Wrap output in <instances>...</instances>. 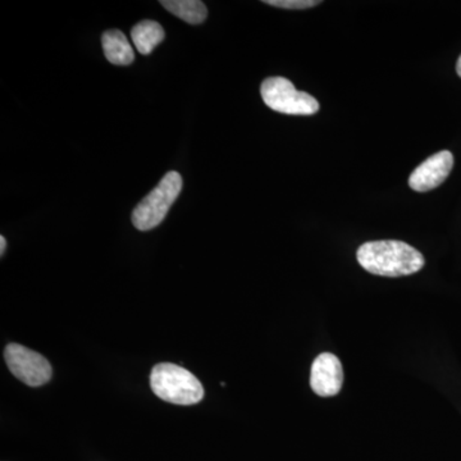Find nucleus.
<instances>
[{"instance_id": "obj_1", "label": "nucleus", "mask_w": 461, "mask_h": 461, "mask_svg": "<svg viewBox=\"0 0 461 461\" xmlns=\"http://www.w3.org/2000/svg\"><path fill=\"white\" fill-rule=\"evenodd\" d=\"M357 258L366 272L382 277L414 275L426 264L420 251L397 240L366 242L357 249Z\"/></svg>"}, {"instance_id": "obj_2", "label": "nucleus", "mask_w": 461, "mask_h": 461, "mask_svg": "<svg viewBox=\"0 0 461 461\" xmlns=\"http://www.w3.org/2000/svg\"><path fill=\"white\" fill-rule=\"evenodd\" d=\"M150 386L159 399L176 405H194L204 397V388L199 379L187 369L172 363L154 366L150 373Z\"/></svg>"}, {"instance_id": "obj_3", "label": "nucleus", "mask_w": 461, "mask_h": 461, "mask_svg": "<svg viewBox=\"0 0 461 461\" xmlns=\"http://www.w3.org/2000/svg\"><path fill=\"white\" fill-rule=\"evenodd\" d=\"M182 190V177L178 172H168L156 189L139 203L132 213V223L139 230L156 229L165 220L173 203Z\"/></svg>"}, {"instance_id": "obj_4", "label": "nucleus", "mask_w": 461, "mask_h": 461, "mask_svg": "<svg viewBox=\"0 0 461 461\" xmlns=\"http://www.w3.org/2000/svg\"><path fill=\"white\" fill-rule=\"evenodd\" d=\"M264 103L272 111L290 115H313L320 111V103L304 91L296 90L285 77H268L260 86Z\"/></svg>"}, {"instance_id": "obj_5", "label": "nucleus", "mask_w": 461, "mask_h": 461, "mask_svg": "<svg viewBox=\"0 0 461 461\" xmlns=\"http://www.w3.org/2000/svg\"><path fill=\"white\" fill-rule=\"evenodd\" d=\"M5 359L12 375L30 387L44 386L53 375L50 363L41 354L20 344H9Z\"/></svg>"}, {"instance_id": "obj_6", "label": "nucleus", "mask_w": 461, "mask_h": 461, "mask_svg": "<svg viewBox=\"0 0 461 461\" xmlns=\"http://www.w3.org/2000/svg\"><path fill=\"white\" fill-rule=\"evenodd\" d=\"M344 384V368L338 357L321 353L315 357L311 369V387L315 395L332 397L338 395Z\"/></svg>"}, {"instance_id": "obj_7", "label": "nucleus", "mask_w": 461, "mask_h": 461, "mask_svg": "<svg viewBox=\"0 0 461 461\" xmlns=\"http://www.w3.org/2000/svg\"><path fill=\"white\" fill-rule=\"evenodd\" d=\"M454 167V156L448 150H442L424 160L412 171L409 186L418 193H427L444 184Z\"/></svg>"}, {"instance_id": "obj_8", "label": "nucleus", "mask_w": 461, "mask_h": 461, "mask_svg": "<svg viewBox=\"0 0 461 461\" xmlns=\"http://www.w3.org/2000/svg\"><path fill=\"white\" fill-rule=\"evenodd\" d=\"M102 44L104 56L112 65L129 66L135 59V53L127 36L120 30H109L103 33Z\"/></svg>"}, {"instance_id": "obj_9", "label": "nucleus", "mask_w": 461, "mask_h": 461, "mask_svg": "<svg viewBox=\"0 0 461 461\" xmlns=\"http://www.w3.org/2000/svg\"><path fill=\"white\" fill-rule=\"evenodd\" d=\"M131 38L139 53L149 56L165 39V30L156 21H142L133 27Z\"/></svg>"}, {"instance_id": "obj_10", "label": "nucleus", "mask_w": 461, "mask_h": 461, "mask_svg": "<svg viewBox=\"0 0 461 461\" xmlns=\"http://www.w3.org/2000/svg\"><path fill=\"white\" fill-rule=\"evenodd\" d=\"M160 5L190 25H199L204 23L208 16V9L204 3L199 0H162Z\"/></svg>"}, {"instance_id": "obj_11", "label": "nucleus", "mask_w": 461, "mask_h": 461, "mask_svg": "<svg viewBox=\"0 0 461 461\" xmlns=\"http://www.w3.org/2000/svg\"><path fill=\"white\" fill-rule=\"evenodd\" d=\"M266 5L284 9H308L321 5L320 0H266Z\"/></svg>"}, {"instance_id": "obj_12", "label": "nucleus", "mask_w": 461, "mask_h": 461, "mask_svg": "<svg viewBox=\"0 0 461 461\" xmlns=\"http://www.w3.org/2000/svg\"><path fill=\"white\" fill-rule=\"evenodd\" d=\"M5 248H7V240L5 236H0V256H5Z\"/></svg>"}, {"instance_id": "obj_13", "label": "nucleus", "mask_w": 461, "mask_h": 461, "mask_svg": "<svg viewBox=\"0 0 461 461\" xmlns=\"http://www.w3.org/2000/svg\"><path fill=\"white\" fill-rule=\"evenodd\" d=\"M456 72H457V75H459L461 77V56L459 57V59H457Z\"/></svg>"}]
</instances>
